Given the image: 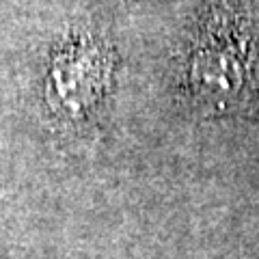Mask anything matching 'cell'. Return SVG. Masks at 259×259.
<instances>
[{"instance_id":"cell-1","label":"cell","mask_w":259,"mask_h":259,"mask_svg":"<svg viewBox=\"0 0 259 259\" xmlns=\"http://www.w3.org/2000/svg\"><path fill=\"white\" fill-rule=\"evenodd\" d=\"M221 30L205 35V48L197 59V76H203L205 87L214 82L216 91L231 93L240 84V78L244 76V56H240V30H227V18Z\"/></svg>"}]
</instances>
